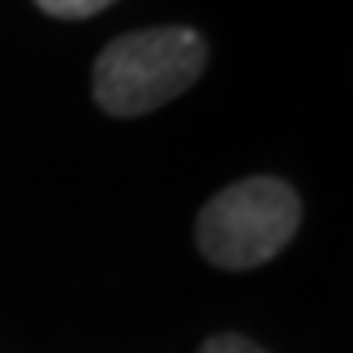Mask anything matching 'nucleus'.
<instances>
[{"label": "nucleus", "instance_id": "nucleus-3", "mask_svg": "<svg viewBox=\"0 0 353 353\" xmlns=\"http://www.w3.org/2000/svg\"><path fill=\"white\" fill-rule=\"evenodd\" d=\"M39 12L55 16V20H87V16H99L102 8H110L114 0H36Z\"/></svg>", "mask_w": 353, "mask_h": 353}, {"label": "nucleus", "instance_id": "nucleus-2", "mask_svg": "<svg viewBox=\"0 0 353 353\" xmlns=\"http://www.w3.org/2000/svg\"><path fill=\"white\" fill-rule=\"evenodd\" d=\"M303 224V201L279 176H243L196 216V248L212 267L252 271L275 259Z\"/></svg>", "mask_w": 353, "mask_h": 353}, {"label": "nucleus", "instance_id": "nucleus-1", "mask_svg": "<svg viewBox=\"0 0 353 353\" xmlns=\"http://www.w3.org/2000/svg\"><path fill=\"white\" fill-rule=\"evenodd\" d=\"M208 43L196 28L165 24L110 39L94 59V102L110 118H141L181 99L204 75Z\"/></svg>", "mask_w": 353, "mask_h": 353}, {"label": "nucleus", "instance_id": "nucleus-4", "mask_svg": "<svg viewBox=\"0 0 353 353\" xmlns=\"http://www.w3.org/2000/svg\"><path fill=\"white\" fill-rule=\"evenodd\" d=\"M201 353H267L259 350L252 338H243V334H216L201 345Z\"/></svg>", "mask_w": 353, "mask_h": 353}]
</instances>
